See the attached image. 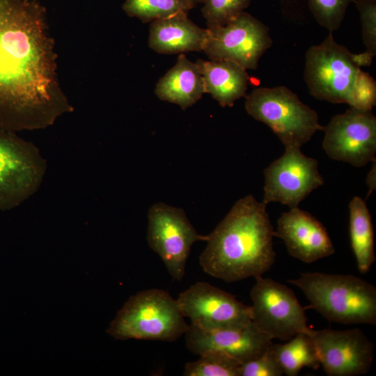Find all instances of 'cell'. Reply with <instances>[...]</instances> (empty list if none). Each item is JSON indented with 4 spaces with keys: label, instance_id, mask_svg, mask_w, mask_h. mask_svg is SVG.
Returning <instances> with one entry per match:
<instances>
[{
    "label": "cell",
    "instance_id": "cell-1",
    "mask_svg": "<svg viewBox=\"0 0 376 376\" xmlns=\"http://www.w3.org/2000/svg\"><path fill=\"white\" fill-rule=\"evenodd\" d=\"M56 58L45 7L36 0H0V128L44 129L73 111Z\"/></svg>",
    "mask_w": 376,
    "mask_h": 376
},
{
    "label": "cell",
    "instance_id": "cell-2",
    "mask_svg": "<svg viewBox=\"0 0 376 376\" xmlns=\"http://www.w3.org/2000/svg\"><path fill=\"white\" fill-rule=\"evenodd\" d=\"M267 205L249 194L239 199L214 230L199 264L209 275L228 283L263 276L275 262L274 230Z\"/></svg>",
    "mask_w": 376,
    "mask_h": 376
},
{
    "label": "cell",
    "instance_id": "cell-3",
    "mask_svg": "<svg viewBox=\"0 0 376 376\" xmlns=\"http://www.w3.org/2000/svg\"><path fill=\"white\" fill-rule=\"evenodd\" d=\"M327 320L344 324H376V288L351 274L304 272L288 281Z\"/></svg>",
    "mask_w": 376,
    "mask_h": 376
},
{
    "label": "cell",
    "instance_id": "cell-4",
    "mask_svg": "<svg viewBox=\"0 0 376 376\" xmlns=\"http://www.w3.org/2000/svg\"><path fill=\"white\" fill-rule=\"evenodd\" d=\"M188 328L176 299L164 290L152 288L131 296L107 332L116 340L173 342Z\"/></svg>",
    "mask_w": 376,
    "mask_h": 376
},
{
    "label": "cell",
    "instance_id": "cell-5",
    "mask_svg": "<svg viewBox=\"0 0 376 376\" xmlns=\"http://www.w3.org/2000/svg\"><path fill=\"white\" fill-rule=\"evenodd\" d=\"M245 109L269 127L285 147L301 148L323 130L318 113L283 86L254 89L246 97Z\"/></svg>",
    "mask_w": 376,
    "mask_h": 376
},
{
    "label": "cell",
    "instance_id": "cell-6",
    "mask_svg": "<svg viewBox=\"0 0 376 376\" xmlns=\"http://www.w3.org/2000/svg\"><path fill=\"white\" fill-rule=\"evenodd\" d=\"M46 170V160L33 143L0 128L1 210L19 206L32 196Z\"/></svg>",
    "mask_w": 376,
    "mask_h": 376
},
{
    "label": "cell",
    "instance_id": "cell-7",
    "mask_svg": "<svg viewBox=\"0 0 376 376\" xmlns=\"http://www.w3.org/2000/svg\"><path fill=\"white\" fill-rule=\"evenodd\" d=\"M360 69L352 53L335 40L332 32L306 52L304 79L310 95L318 100L349 104Z\"/></svg>",
    "mask_w": 376,
    "mask_h": 376
},
{
    "label": "cell",
    "instance_id": "cell-8",
    "mask_svg": "<svg viewBox=\"0 0 376 376\" xmlns=\"http://www.w3.org/2000/svg\"><path fill=\"white\" fill-rule=\"evenodd\" d=\"M255 279L250 291L251 320L260 331L284 341L310 331L304 308L291 289L269 278Z\"/></svg>",
    "mask_w": 376,
    "mask_h": 376
},
{
    "label": "cell",
    "instance_id": "cell-9",
    "mask_svg": "<svg viewBox=\"0 0 376 376\" xmlns=\"http://www.w3.org/2000/svg\"><path fill=\"white\" fill-rule=\"evenodd\" d=\"M207 239V235L198 233L183 209L162 202L149 208L148 246L159 255L173 279L180 281L184 277L193 244Z\"/></svg>",
    "mask_w": 376,
    "mask_h": 376
},
{
    "label": "cell",
    "instance_id": "cell-10",
    "mask_svg": "<svg viewBox=\"0 0 376 376\" xmlns=\"http://www.w3.org/2000/svg\"><path fill=\"white\" fill-rule=\"evenodd\" d=\"M207 29L203 52L209 58L233 61L246 70H256L272 44L269 28L245 11L224 26Z\"/></svg>",
    "mask_w": 376,
    "mask_h": 376
},
{
    "label": "cell",
    "instance_id": "cell-11",
    "mask_svg": "<svg viewBox=\"0 0 376 376\" xmlns=\"http://www.w3.org/2000/svg\"><path fill=\"white\" fill-rule=\"evenodd\" d=\"M322 147L332 159L356 167L375 159L376 117L372 111L350 107L323 127Z\"/></svg>",
    "mask_w": 376,
    "mask_h": 376
},
{
    "label": "cell",
    "instance_id": "cell-12",
    "mask_svg": "<svg viewBox=\"0 0 376 376\" xmlns=\"http://www.w3.org/2000/svg\"><path fill=\"white\" fill-rule=\"evenodd\" d=\"M263 202H279L290 208L298 207L314 189L324 184L318 162L306 156L300 148L285 147L283 154L264 171Z\"/></svg>",
    "mask_w": 376,
    "mask_h": 376
},
{
    "label": "cell",
    "instance_id": "cell-13",
    "mask_svg": "<svg viewBox=\"0 0 376 376\" xmlns=\"http://www.w3.org/2000/svg\"><path fill=\"white\" fill-rule=\"evenodd\" d=\"M309 334L320 365L328 376H357L371 368L374 347L359 329L313 330Z\"/></svg>",
    "mask_w": 376,
    "mask_h": 376
},
{
    "label": "cell",
    "instance_id": "cell-14",
    "mask_svg": "<svg viewBox=\"0 0 376 376\" xmlns=\"http://www.w3.org/2000/svg\"><path fill=\"white\" fill-rule=\"evenodd\" d=\"M191 325L212 329L251 321L250 306L244 305L231 294L207 282H197L182 292L176 299Z\"/></svg>",
    "mask_w": 376,
    "mask_h": 376
},
{
    "label": "cell",
    "instance_id": "cell-15",
    "mask_svg": "<svg viewBox=\"0 0 376 376\" xmlns=\"http://www.w3.org/2000/svg\"><path fill=\"white\" fill-rule=\"evenodd\" d=\"M185 335L186 346L192 353H223L240 364L264 353L272 338L260 331L251 321L212 329H202L191 324Z\"/></svg>",
    "mask_w": 376,
    "mask_h": 376
},
{
    "label": "cell",
    "instance_id": "cell-16",
    "mask_svg": "<svg viewBox=\"0 0 376 376\" xmlns=\"http://www.w3.org/2000/svg\"><path fill=\"white\" fill-rule=\"evenodd\" d=\"M274 236L285 243L289 254L311 263L331 256L335 248L323 224L298 207L283 212L277 221Z\"/></svg>",
    "mask_w": 376,
    "mask_h": 376
},
{
    "label": "cell",
    "instance_id": "cell-17",
    "mask_svg": "<svg viewBox=\"0 0 376 376\" xmlns=\"http://www.w3.org/2000/svg\"><path fill=\"white\" fill-rule=\"evenodd\" d=\"M207 29H202L180 13L151 22L148 46L159 54H176L203 51Z\"/></svg>",
    "mask_w": 376,
    "mask_h": 376
},
{
    "label": "cell",
    "instance_id": "cell-18",
    "mask_svg": "<svg viewBox=\"0 0 376 376\" xmlns=\"http://www.w3.org/2000/svg\"><path fill=\"white\" fill-rule=\"evenodd\" d=\"M205 93L203 76L196 63L180 54L175 65L156 84L155 94L183 110L194 104Z\"/></svg>",
    "mask_w": 376,
    "mask_h": 376
},
{
    "label": "cell",
    "instance_id": "cell-19",
    "mask_svg": "<svg viewBox=\"0 0 376 376\" xmlns=\"http://www.w3.org/2000/svg\"><path fill=\"white\" fill-rule=\"evenodd\" d=\"M196 63L203 76L205 93L221 107H233L246 95L249 77L240 65L227 60L198 59Z\"/></svg>",
    "mask_w": 376,
    "mask_h": 376
},
{
    "label": "cell",
    "instance_id": "cell-20",
    "mask_svg": "<svg viewBox=\"0 0 376 376\" xmlns=\"http://www.w3.org/2000/svg\"><path fill=\"white\" fill-rule=\"evenodd\" d=\"M349 212L352 249L358 270L361 274H366L375 261L371 215L366 202L359 196H354L350 201Z\"/></svg>",
    "mask_w": 376,
    "mask_h": 376
},
{
    "label": "cell",
    "instance_id": "cell-21",
    "mask_svg": "<svg viewBox=\"0 0 376 376\" xmlns=\"http://www.w3.org/2000/svg\"><path fill=\"white\" fill-rule=\"evenodd\" d=\"M309 331L299 333L284 344L270 345L269 350L286 375L297 376L304 367L317 369L320 366Z\"/></svg>",
    "mask_w": 376,
    "mask_h": 376
},
{
    "label": "cell",
    "instance_id": "cell-22",
    "mask_svg": "<svg viewBox=\"0 0 376 376\" xmlns=\"http://www.w3.org/2000/svg\"><path fill=\"white\" fill-rule=\"evenodd\" d=\"M195 5L189 0H126L123 10L132 17L146 23L185 13Z\"/></svg>",
    "mask_w": 376,
    "mask_h": 376
},
{
    "label": "cell",
    "instance_id": "cell-23",
    "mask_svg": "<svg viewBox=\"0 0 376 376\" xmlns=\"http://www.w3.org/2000/svg\"><path fill=\"white\" fill-rule=\"evenodd\" d=\"M240 363L220 352H210L186 363L185 376H239Z\"/></svg>",
    "mask_w": 376,
    "mask_h": 376
},
{
    "label": "cell",
    "instance_id": "cell-24",
    "mask_svg": "<svg viewBox=\"0 0 376 376\" xmlns=\"http://www.w3.org/2000/svg\"><path fill=\"white\" fill-rule=\"evenodd\" d=\"M250 3L251 0H205L202 13L207 28L230 23L243 13Z\"/></svg>",
    "mask_w": 376,
    "mask_h": 376
},
{
    "label": "cell",
    "instance_id": "cell-25",
    "mask_svg": "<svg viewBox=\"0 0 376 376\" xmlns=\"http://www.w3.org/2000/svg\"><path fill=\"white\" fill-rule=\"evenodd\" d=\"M353 0H308L309 8L317 22L330 32L340 26L349 4Z\"/></svg>",
    "mask_w": 376,
    "mask_h": 376
},
{
    "label": "cell",
    "instance_id": "cell-26",
    "mask_svg": "<svg viewBox=\"0 0 376 376\" xmlns=\"http://www.w3.org/2000/svg\"><path fill=\"white\" fill-rule=\"evenodd\" d=\"M375 104V80L360 69L352 86L349 105L362 111H372Z\"/></svg>",
    "mask_w": 376,
    "mask_h": 376
},
{
    "label": "cell",
    "instance_id": "cell-27",
    "mask_svg": "<svg viewBox=\"0 0 376 376\" xmlns=\"http://www.w3.org/2000/svg\"><path fill=\"white\" fill-rule=\"evenodd\" d=\"M359 10L366 52L376 54V0H353Z\"/></svg>",
    "mask_w": 376,
    "mask_h": 376
},
{
    "label": "cell",
    "instance_id": "cell-28",
    "mask_svg": "<svg viewBox=\"0 0 376 376\" xmlns=\"http://www.w3.org/2000/svg\"><path fill=\"white\" fill-rule=\"evenodd\" d=\"M283 374L269 347L260 356L242 363L239 368V376H281Z\"/></svg>",
    "mask_w": 376,
    "mask_h": 376
},
{
    "label": "cell",
    "instance_id": "cell-29",
    "mask_svg": "<svg viewBox=\"0 0 376 376\" xmlns=\"http://www.w3.org/2000/svg\"><path fill=\"white\" fill-rule=\"evenodd\" d=\"M373 55L368 52L360 54H353L352 58L354 63L361 68V66H368L371 64Z\"/></svg>",
    "mask_w": 376,
    "mask_h": 376
},
{
    "label": "cell",
    "instance_id": "cell-30",
    "mask_svg": "<svg viewBox=\"0 0 376 376\" xmlns=\"http://www.w3.org/2000/svg\"><path fill=\"white\" fill-rule=\"evenodd\" d=\"M373 163L371 169L370 170L369 173H368L367 178H366V184L369 188L368 195L370 194L372 191H373L375 189V179H376V161L375 159L372 162Z\"/></svg>",
    "mask_w": 376,
    "mask_h": 376
},
{
    "label": "cell",
    "instance_id": "cell-31",
    "mask_svg": "<svg viewBox=\"0 0 376 376\" xmlns=\"http://www.w3.org/2000/svg\"><path fill=\"white\" fill-rule=\"evenodd\" d=\"M195 6L197 3H203L205 0H189Z\"/></svg>",
    "mask_w": 376,
    "mask_h": 376
}]
</instances>
